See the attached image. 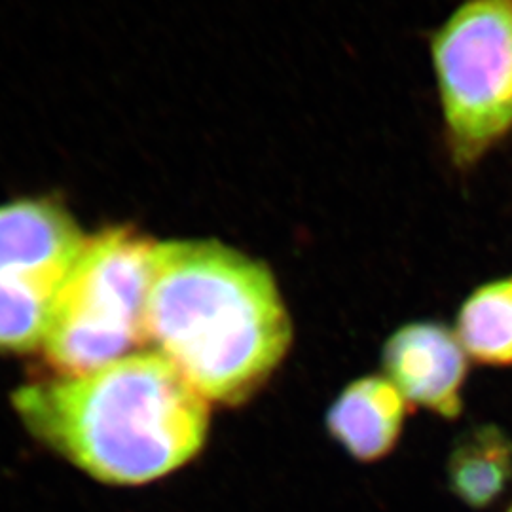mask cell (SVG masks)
Returning <instances> with one entry per match:
<instances>
[{"instance_id": "obj_2", "label": "cell", "mask_w": 512, "mask_h": 512, "mask_svg": "<svg viewBox=\"0 0 512 512\" xmlns=\"http://www.w3.org/2000/svg\"><path fill=\"white\" fill-rule=\"evenodd\" d=\"M209 404L156 351L14 393L19 418L40 442L112 486L148 484L196 458L209 435Z\"/></svg>"}, {"instance_id": "obj_3", "label": "cell", "mask_w": 512, "mask_h": 512, "mask_svg": "<svg viewBox=\"0 0 512 512\" xmlns=\"http://www.w3.org/2000/svg\"><path fill=\"white\" fill-rule=\"evenodd\" d=\"M152 253L154 241L131 228L88 238L40 348L55 374L92 372L147 342Z\"/></svg>"}, {"instance_id": "obj_8", "label": "cell", "mask_w": 512, "mask_h": 512, "mask_svg": "<svg viewBox=\"0 0 512 512\" xmlns=\"http://www.w3.org/2000/svg\"><path fill=\"white\" fill-rule=\"evenodd\" d=\"M448 486L475 511L490 509L512 486V439L497 425H480L456 442L448 458Z\"/></svg>"}, {"instance_id": "obj_1", "label": "cell", "mask_w": 512, "mask_h": 512, "mask_svg": "<svg viewBox=\"0 0 512 512\" xmlns=\"http://www.w3.org/2000/svg\"><path fill=\"white\" fill-rule=\"evenodd\" d=\"M147 342L205 401L239 406L274 376L293 321L266 264L213 239L154 243Z\"/></svg>"}, {"instance_id": "obj_10", "label": "cell", "mask_w": 512, "mask_h": 512, "mask_svg": "<svg viewBox=\"0 0 512 512\" xmlns=\"http://www.w3.org/2000/svg\"><path fill=\"white\" fill-rule=\"evenodd\" d=\"M505 512H512V503H511V505H509V507H507V511H505Z\"/></svg>"}, {"instance_id": "obj_9", "label": "cell", "mask_w": 512, "mask_h": 512, "mask_svg": "<svg viewBox=\"0 0 512 512\" xmlns=\"http://www.w3.org/2000/svg\"><path fill=\"white\" fill-rule=\"evenodd\" d=\"M456 334L469 359L484 366H512V277L480 285L465 298Z\"/></svg>"}, {"instance_id": "obj_4", "label": "cell", "mask_w": 512, "mask_h": 512, "mask_svg": "<svg viewBox=\"0 0 512 512\" xmlns=\"http://www.w3.org/2000/svg\"><path fill=\"white\" fill-rule=\"evenodd\" d=\"M431 54L448 152L469 169L512 133V0H465Z\"/></svg>"}, {"instance_id": "obj_6", "label": "cell", "mask_w": 512, "mask_h": 512, "mask_svg": "<svg viewBox=\"0 0 512 512\" xmlns=\"http://www.w3.org/2000/svg\"><path fill=\"white\" fill-rule=\"evenodd\" d=\"M382 366L406 403L444 420L459 418L469 355L456 330L433 321L404 325L385 342Z\"/></svg>"}, {"instance_id": "obj_7", "label": "cell", "mask_w": 512, "mask_h": 512, "mask_svg": "<svg viewBox=\"0 0 512 512\" xmlns=\"http://www.w3.org/2000/svg\"><path fill=\"white\" fill-rule=\"evenodd\" d=\"M406 401L382 376L359 378L327 412V429L349 456L372 463L391 454L403 433Z\"/></svg>"}, {"instance_id": "obj_5", "label": "cell", "mask_w": 512, "mask_h": 512, "mask_svg": "<svg viewBox=\"0 0 512 512\" xmlns=\"http://www.w3.org/2000/svg\"><path fill=\"white\" fill-rule=\"evenodd\" d=\"M86 241L57 202L25 198L0 205V353L42 348Z\"/></svg>"}]
</instances>
